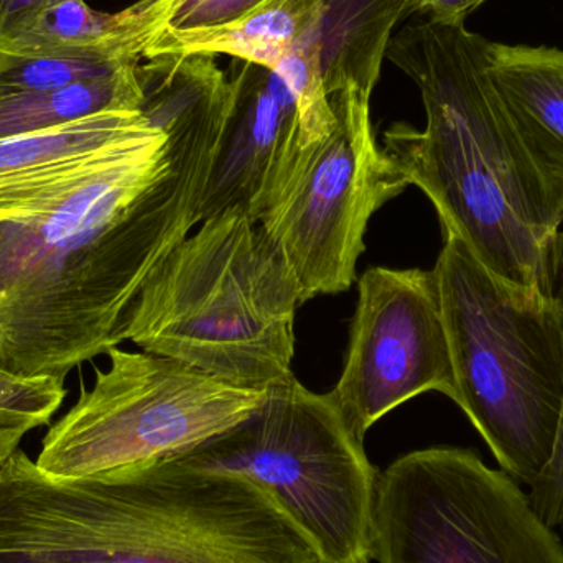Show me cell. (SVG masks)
<instances>
[{"instance_id": "cell-19", "label": "cell", "mask_w": 563, "mask_h": 563, "mask_svg": "<svg viewBox=\"0 0 563 563\" xmlns=\"http://www.w3.org/2000/svg\"><path fill=\"white\" fill-rule=\"evenodd\" d=\"M65 397L63 377H23L0 367V429L46 426Z\"/></svg>"}, {"instance_id": "cell-22", "label": "cell", "mask_w": 563, "mask_h": 563, "mask_svg": "<svg viewBox=\"0 0 563 563\" xmlns=\"http://www.w3.org/2000/svg\"><path fill=\"white\" fill-rule=\"evenodd\" d=\"M488 0H412V13L427 16L430 22L465 23L478 7Z\"/></svg>"}, {"instance_id": "cell-8", "label": "cell", "mask_w": 563, "mask_h": 563, "mask_svg": "<svg viewBox=\"0 0 563 563\" xmlns=\"http://www.w3.org/2000/svg\"><path fill=\"white\" fill-rule=\"evenodd\" d=\"M373 561L563 563V544L511 475L475 450L430 446L380 473Z\"/></svg>"}, {"instance_id": "cell-7", "label": "cell", "mask_w": 563, "mask_h": 563, "mask_svg": "<svg viewBox=\"0 0 563 563\" xmlns=\"http://www.w3.org/2000/svg\"><path fill=\"white\" fill-rule=\"evenodd\" d=\"M75 406L49 427L36 466L88 478L180 459L253 416L267 389H243L157 354L112 347Z\"/></svg>"}, {"instance_id": "cell-2", "label": "cell", "mask_w": 563, "mask_h": 563, "mask_svg": "<svg viewBox=\"0 0 563 563\" xmlns=\"http://www.w3.org/2000/svg\"><path fill=\"white\" fill-rule=\"evenodd\" d=\"M488 46L465 23L426 20L393 35L386 56L419 88L427 124H394L383 151L430 198L445 236L495 276L552 297L563 211L493 82Z\"/></svg>"}, {"instance_id": "cell-1", "label": "cell", "mask_w": 563, "mask_h": 563, "mask_svg": "<svg viewBox=\"0 0 563 563\" xmlns=\"http://www.w3.org/2000/svg\"><path fill=\"white\" fill-rule=\"evenodd\" d=\"M155 125L0 210V367L63 377L124 341L152 274L200 224L231 82L213 55L142 69Z\"/></svg>"}, {"instance_id": "cell-21", "label": "cell", "mask_w": 563, "mask_h": 563, "mask_svg": "<svg viewBox=\"0 0 563 563\" xmlns=\"http://www.w3.org/2000/svg\"><path fill=\"white\" fill-rule=\"evenodd\" d=\"M554 295L559 308H561L563 323V260ZM528 495L542 521L551 526L552 529H561L563 532V406L561 426H559L551 462L545 466L542 475L536 479L534 485L529 486Z\"/></svg>"}, {"instance_id": "cell-10", "label": "cell", "mask_w": 563, "mask_h": 563, "mask_svg": "<svg viewBox=\"0 0 563 563\" xmlns=\"http://www.w3.org/2000/svg\"><path fill=\"white\" fill-rule=\"evenodd\" d=\"M455 399L435 271L371 267L357 282L343 373L328 396L360 439L423 393Z\"/></svg>"}, {"instance_id": "cell-4", "label": "cell", "mask_w": 563, "mask_h": 563, "mask_svg": "<svg viewBox=\"0 0 563 563\" xmlns=\"http://www.w3.org/2000/svg\"><path fill=\"white\" fill-rule=\"evenodd\" d=\"M200 224L142 288L124 341L231 386L267 389L294 374L297 277L240 208Z\"/></svg>"}, {"instance_id": "cell-23", "label": "cell", "mask_w": 563, "mask_h": 563, "mask_svg": "<svg viewBox=\"0 0 563 563\" xmlns=\"http://www.w3.org/2000/svg\"><path fill=\"white\" fill-rule=\"evenodd\" d=\"M56 2V0H0V32L10 23L35 10L43 9L48 3Z\"/></svg>"}, {"instance_id": "cell-20", "label": "cell", "mask_w": 563, "mask_h": 563, "mask_svg": "<svg viewBox=\"0 0 563 563\" xmlns=\"http://www.w3.org/2000/svg\"><path fill=\"white\" fill-rule=\"evenodd\" d=\"M264 0H158L161 29L164 33L203 32L221 29L243 19Z\"/></svg>"}, {"instance_id": "cell-17", "label": "cell", "mask_w": 563, "mask_h": 563, "mask_svg": "<svg viewBox=\"0 0 563 563\" xmlns=\"http://www.w3.org/2000/svg\"><path fill=\"white\" fill-rule=\"evenodd\" d=\"M144 102L139 63L66 88L0 95V139L33 134L102 112L141 111Z\"/></svg>"}, {"instance_id": "cell-15", "label": "cell", "mask_w": 563, "mask_h": 563, "mask_svg": "<svg viewBox=\"0 0 563 563\" xmlns=\"http://www.w3.org/2000/svg\"><path fill=\"white\" fill-rule=\"evenodd\" d=\"M323 0H264L230 25L203 32L164 33L144 59L164 55H230L273 69L295 48L314 43Z\"/></svg>"}, {"instance_id": "cell-13", "label": "cell", "mask_w": 563, "mask_h": 563, "mask_svg": "<svg viewBox=\"0 0 563 563\" xmlns=\"http://www.w3.org/2000/svg\"><path fill=\"white\" fill-rule=\"evenodd\" d=\"M158 29L157 0H139L118 13L98 12L86 0H56L5 26L0 32V52L141 63Z\"/></svg>"}, {"instance_id": "cell-24", "label": "cell", "mask_w": 563, "mask_h": 563, "mask_svg": "<svg viewBox=\"0 0 563 563\" xmlns=\"http://www.w3.org/2000/svg\"><path fill=\"white\" fill-rule=\"evenodd\" d=\"M26 433L29 432L25 430L0 429V468L19 450L20 442Z\"/></svg>"}, {"instance_id": "cell-9", "label": "cell", "mask_w": 563, "mask_h": 563, "mask_svg": "<svg viewBox=\"0 0 563 563\" xmlns=\"http://www.w3.org/2000/svg\"><path fill=\"white\" fill-rule=\"evenodd\" d=\"M330 101L336 115L333 129L301 152L284 190L260 221L297 277L301 303L353 285L371 218L409 187L377 145L369 96L347 88Z\"/></svg>"}, {"instance_id": "cell-16", "label": "cell", "mask_w": 563, "mask_h": 563, "mask_svg": "<svg viewBox=\"0 0 563 563\" xmlns=\"http://www.w3.org/2000/svg\"><path fill=\"white\" fill-rule=\"evenodd\" d=\"M412 0H323L314 43L328 96L347 88L373 96L393 30Z\"/></svg>"}, {"instance_id": "cell-6", "label": "cell", "mask_w": 563, "mask_h": 563, "mask_svg": "<svg viewBox=\"0 0 563 563\" xmlns=\"http://www.w3.org/2000/svg\"><path fill=\"white\" fill-rule=\"evenodd\" d=\"M175 460L263 486L323 563L373 561L379 470L331 397L295 374L267 387L253 416Z\"/></svg>"}, {"instance_id": "cell-5", "label": "cell", "mask_w": 563, "mask_h": 563, "mask_svg": "<svg viewBox=\"0 0 563 563\" xmlns=\"http://www.w3.org/2000/svg\"><path fill=\"white\" fill-rule=\"evenodd\" d=\"M437 282L455 373L453 402L503 472L532 486L551 462L563 406V323L555 295L509 284L445 236Z\"/></svg>"}, {"instance_id": "cell-18", "label": "cell", "mask_w": 563, "mask_h": 563, "mask_svg": "<svg viewBox=\"0 0 563 563\" xmlns=\"http://www.w3.org/2000/svg\"><path fill=\"white\" fill-rule=\"evenodd\" d=\"M124 59L82 55H15L0 52V95L48 91L112 75Z\"/></svg>"}, {"instance_id": "cell-12", "label": "cell", "mask_w": 563, "mask_h": 563, "mask_svg": "<svg viewBox=\"0 0 563 563\" xmlns=\"http://www.w3.org/2000/svg\"><path fill=\"white\" fill-rule=\"evenodd\" d=\"M488 68L529 157L563 211V49L489 40Z\"/></svg>"}, {"instance_id": "cell-14", "label": "cell", "mask_w": 563, "mask_h": 563, "mask_svg": "<svg viewBox=\"0 0 563 563\" xmlns=\"http://www.w3.org/2000/svg\"><path fill=\"white\" fill-rule=\"evenodd\" d=\"M147 109L88 115L58 128L0 139V191L33 187L86 167L151 128Z\"/></svg>"}, {"instance_id": "cell-3", "label": "cell", "mask_w": 563, "mask_h": 563, "mask_svg": "<svg viewBox=\"0 0 563 563\" xmlns=\"http://www.w3.org/2000/svg\"><path fill=\"white\" fill-rule=\"evenodd\" d=\"M0 563H323L246 476L168 460L53 478L16 450L0 468Z\"/></svg>"}, {"instance_id": "cell-11", "label": "cell", "mask_w": 563, "mask_h": 563, "mask_svg": "<svg viewBox=\"0 0 563 563\" xmlns=\"http://www.w3.org/2000/svg\"><path fill=\"white\" fill-rule=\"evenodd\" d=\"M230 82V106L208 174L200 223L231 208L260 223L305 151L297 98L277 73L238 59Z\"/></svg>"}]
</instances>
